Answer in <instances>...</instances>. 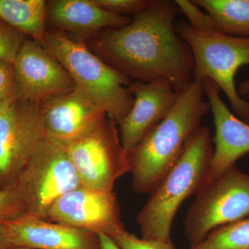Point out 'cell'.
I'll return each mask as SVG.
<instances>
[{
    "instance_id": "15",
    "label": "cell",
    "mask_w": 249,
    "mask_h": 249,
    "mask_svg": "<svg viewBox=\"0 0 249 249\" xmlns=\"http://www.w3.org/2000/svg\"><path fill=\"white\" fill-rule=\"evenodd\" d=\"M40 111L45 137L63 143L84 134L107 116L75 89L41 101Z\"/></svg>"
},
{
    "instance_id": "8",
    "label": "cell",
    "mask_w": 249,
    "mask_h": 249,
    "mask_svg": "<svg viewBox=\"0 0 249 249\" xmlns=\"http://www.w3.org/2000/svg\"><path fill=\"white\" fill-rule=\"evenodd\" d=\"M64 144L82 186L109 193L114 191L116 181L129 173L117 124L108 116Z\"/></svg>"
},
{
    "instance_id": "3",
    "label": "cell",
    "mask_w": 249,
    "mask_h": 249,
    "mask_svg": "<svg viewBox=\"0 0 249 249\" xmlns=\"http://www.w3.org/2000/svg\"><path fill=\"white\" fill-rule=\"evenodd\" d=\"M213 153L211 131L201 126L139 213L137 222L141 238L172 241V227L180 206L190 196H196L209 181Z\"/></svg>"
},
{
    "instance_id": "24",
    "label": "cell",
    "mask_w": 249,
    "mask_h": 249,
    "mask_svg": "<svg viewBox=\"0 0 249 249\" xmlns=\"http://www.w3.org/2000/svg\"><path fill=\"white\" fill-rule=\"evenodd\" d=\"M180 12L184 14L188 24L194 29L200 31H214L212 21L209 15L193 2L188 0L175 1Z\"/></svg>"
},
{
    "instance_id": "27",
    "label": "cell",
    "mask_w": 249,
    "mask_h": 249,
    "mask_svg": "<svg viewBox=\"0 0 249 249\" xmlns=\"http://www.w3.org/2000/svg\"><path fill=\"white\" fill-rule=\"evenodd\" d=\"M237 89L241 98L249 101V78L240 82L237 85Z\"/></svg>"
},
{
    "instance_id": "1",
    "label": "cell",
    "mask_w": 249,
    "mask_h": 249,
    "mask_svg": "<svg viewBox=\"0 0 249 249\" xmlns=\"http://www.w3.org/2000/svg\"><path fill=\"white\" fill-rule=\"evenodd\" d=\"M180 13L175 1L152 0L129 24L92 36L90 49L131 80H165L181 92L194 80V60L175 26Z\"/></svg>"
},
{
    "instance_id": "17",
    "label": "cell",
    "mask_w": 249,
    "mask_h": 249,
    "mask_svg": "<svg viewBox=\"0 0 249 249\" xmlns=\"http://www.w3.org/2000/svg\"><path fill=\"white\" fill-rule=\"evenodd\" d=\"M0 19L45 47L47 1L0 0Z\"/></svg>"
},
{
    "instance_id": "18",
    "label": "cell",
    "mask_w": 249,
    "mask_h": 249,
    "mask_svg": "<svg viewBox=\"0 0 249 249\" xmlns=\"http://www.w3.org/2000/svg\"><path fill=\"white\" fill-rule=\"evenodd\" d=\"M204 9L214 31L249 38V0H192Z\"/></svg>"
},
{
    "instance_id": "11",
    "label": "cell",
    "mask_w": 249,
    "mask_h": 249,
    "mask_svg": "<svg viewBox=\"0 0 249 249\" xmlns=\"http://www.w3.org/2000/svg\"><path fill=\"white\" fill-rule=\"evenodd\" d=\"M16 97L41 101L71 91L75 85L70 73L43 45L28 38L13 63Z\"/></svg>"
},
{
    "instance_id": "6",
    "label": "cell",
    "mask_w": 249,
    "mask_h": 249,
    "mask_svg": "<svg viewBox=\"0 0 249 249\" xmlns=\"http://www.w3.org/2000/svg\"><path fill=\"white\" fill-rule=\"evenodd\" d=\"M80 186L65 144L45 137L12 186L22 201L26 214L46 219L55 201Z\"/></svg>"
},
{
    "instance_id": "21",
    "label": "cell",
    "mask_w": 249,
    "mask_h": 249,
    "mask_svg": "<svg viewBox=\"0 0 249 249\" xmlns=\"http://www.w3.org/2000/svg\"><path fill=\"white\" fill-rule=\"evenodd\" d=\"M95 5L117 16L131 18L144 11L152 0H91Z\"/></svg>"
},
{
    "instance_id": "13",
    "label": "cell",
    "mask_w": 249,
    "mask_h": 249,
    "mask_svg": "<svg viewBox=\"0 0 249 249\" xmlns=\"http://www.w3.org/2000/svg\"><path fill=\"white\" fill-rule=\"evenodd\" d=\"M204 93L213 116V153L209 180L235 166L236 161L249 153V124L227 107L221 90L213 81L204 80Z\"/></svg>"
},
{
    "instance_id": "4",
    "label": "cell",
    "mask_w": 249,
    "mask_h": 249,
    "mask_svg": "<svg viewBox=\"0 0 249 249\" xmlns=\"http://www.w3.org/2000/svg\"><path fill=\"white\" fill-rule=\"evenodd\" d=\"M45 47L70 73L75 90L116 123L130 110L132 80L113 68L85 45L59 30L47 31Z\"/></svg>"
},
{
    "instance_id": "25",
    "label": "cell",
    "mask_w": 249,
    "mask_h": 249,
    "mask_svg": "<svg viewBox=\"0 0 249 249\" xmlns=\"http://www.w3.org/2000/svg\"><path fill=\"white\" fill-rule=\"evenodd\" d=\"M15 97L13 64L0 62V105Z\"/></svg>"
},
{
    "instance_id": "19",
    "label": "cell",
    "mask_w": 249,
    "mask_h": 249,
    "mask_svg": "<svg viewBox=\"0 0 249 249\" xmlns=\"http://www.w3.org/2000/svg\"><path fill=\"white\" fill-rule=\"evenodd\" d=\"M190 249H249V216L214 229Z\"/></svg>"
},
{
    "instance_id": "31",
    "label": "cell",
    "mask_w": 249,
    "mask_h": 249,
    "mask_svg": "<svg viewBox=\"0 0 249 249\" xmlns=\"http://www.w3.org/2000/svg\"><path fill=\"white\" fill-rule=\"evenodd\" d=\"M0 189H1V188H0Z\"/></svg>"
},
{
    "instance_id": "28",
    "label": "cell",
    "mask_w": 249,
    "mask_h": 249,
    "mask_svg": "<svg viewBox=\"0 0 249 249\" xmlns=\"http://www.w3.org/2000/svg\"><path fill=\"white\" fill-rule=\"evenodd\" d=\"M9 247L7 238H6V229L4 222L0 221V249H6Z\"/></svg>"
},
{
    "instance_id": "23",
    "label": "cell",
    "mask_w": 249,
    "mask_h": 249,
    "mask_svg": "<svg viewBox=\"0 0 249 249\" xmlns=\"http://www.w3.org/2000/svg\"><path fill=\"white\" fill-rule=\"evenodd\" d=\"M22 201L14 186L0 189V221L6 222L25 215Z\"/></svg>"
},
{
    "instance_id": "30",
    "label": "cell",
    "mask_w": 249,
    "mask_h": 249,
    "mask_svg": "<svg viewBox=\"0 0 249 249\" xmlns=\"http://www.w3.org/2000/svg\"></svg>"
},
{
    "instance_id": "2",
    "label": "cell",
    "mask_w": 249,
    "mask_h": 249,
    "mask_svg": "<svg viewBox=\"0 0 249 249\" xmlns=\"http://www.w3.org/2000/svg\"><path fill=\"white\" fill-rule=\"evenodd\" d=\"M206 98L204 80H193L164 120L127 152L135 193L150 195L178 162L211 110Z\"/></svg>"
},
{
    "instance_id": "20",
    "label": "cell",
    "mask_w": 249,
    "mask_h": 249,
    "mask_svg": "<svg viewBox=\"0 0 249 249\" xmlns=\"http://www.w3.org/2000/svg\"><path fill=\"white\" fill-rule=\"evenodd\" d=\"M27 36L0 19V62L14 63Z\"/></svg>"
},
{
    "instance_id": "12",
    "label": "cell",
    "mask_w": 249,
    "mask_h": 249,
    "mask_svg": "<svg viewBox=\"0 0 249 249\" xmlns=\"http://www.w3.org/2000/svg\"><path fill=\"white\" fill-rule=\"evenodd\" d=\"M129 89L133 96V104L117 124L121 144L126 152L164 120L178 96L173 85L165 80L150 83L132 81Z\"/></svg>"
},
{
    "instance_id": "9",
    "label": "cell",
    "mask_w": 249,
    "mask_h": 249,
    "mask_svg": "<svg viewBox=\"0 0 249 249\" xmlns=\"http://www.w3.org/2000/svg\"><path fill=\"white\" fill-rule=\"evenodd\" d=\"M45 138L40 103L15 97L0 105V188L14 184Z\"/></svg>"
},
{
    "instance_id": "22",
    "label": "cell",
    "mask_w": 249,
    "mask_h": 249,
    "mask_svg": "<svg viewBox=\"0 0 249 249\" xmlns=\"http://www.w3.org/2000/svg\"><path fill=\"white\" fill-rule=\"evenodd\" d=\"M121 249H177L173 241L157 242L145 240L125 230L109 237Z\"/></svg>"
},
{
    "instance_id": "10",
    "label": "cell",
    "mask_w": 249,
    "mask_h": 249,
    "mask_svg": "<svg viewBox=\"0 0 249 249\" xmlns=\"http://www.w3.org/2000/svg\"><path fill=\"white\" fill-rule=\"evenodd\" d=\"M46 219L109 237L124 229L116 193L82 185L55 201Z\"/></svg>"
},
{
    "instance_id": "29",
    "label": "cell",
    "mask_w": 249,
    "mask_h": 249,
    "mask_svg": "<svg viewBox=\"0 0 249 249\" xmlns=\"http://www.w3.org/2000/svg\"><path fill=\"white\" fill-rule=\"evenodd\" d=\"M6 249H23V248H16V247H9Z\"/></svg>"
},
{
    "instance_id": "5",
    "label": "cell",
    "mask_w": 249,
    "mask_h": 249,
    "mask_svg": "<svg viewBox=\"0 0 249 249\" xmlns=\"http://www.w3.org/2000/svg\"><path fill=\"white\" fill-rule=\"evenodd\" d=\"M176 30L191 49L194 80L213 81L227 98L234 114L249 124V101L240 97L235 83L240 67L249 65V38L197 30L185 21L177 24Z\"/></svg>"
},
{
    "instance_id": "16",
    "label": "cell",
    "mask_w": 249,
    "mask_h": 249,
    "mask_svg": "<svg viewBox=\"0 0 249 249\" xmlns=\"http://www.w3.org/2000/svg\"><path fill=\"white\" fill-rule=\"evenodd\" d=\"M47 19L59 31L76 36H95L101 31L125 26L132 18L111 14L91 0H53L47 2Z\"/></svg>"
},
{
    "instance_id": "26",
    "label": "cell",
    "mask_w": 249,
    "mask_h": 249,
    "mask_svg": "<svg viewBox=\"0 0 249 249\" xmlns=\"http://www.w3.org/2000/svg\"><path fill=\"white\" fill-rule=\"evenodd\" d=\"M98 237H99L101 249H121L109 236L105 234H99Z\"/></svg>"
},
{
    "instance_id": "7",
    "label": "cell",
    "mask_w": 249,
    "mask_h": 249,
    "mask_svg": "<svg viewBox=\"0 0 249 249\" xmlns=\"http://www.w3.org/2000/svg\"><path fill=\"white\" fill-rule=\"evenodd\" d=\"M249 216V175L237 167L210 180L198 192L184 220L190 247L214 229Z\"/></svg>"
},
{
    "instance_id": "14",
    "label": "cell",
    "mask_w": 249,
    "mask_h": 249,
    "mask_svg": "<svg viewBox=\"0 0 249 249\" xmlns=\"http://www.w3.org/2000/svg\"><path fill=\"white\" fill-rule=\"evenodd\" d=\"M9 247L30 249H101L98 235L25 215L4 222Z\"/></svg>"
}]
</instances>
